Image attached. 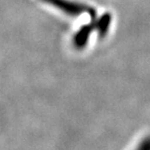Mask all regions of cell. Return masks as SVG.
I'll return each instance as SVG.
<instances>
[{"label":"cell","mask_w":150,"mask_h":150,"mask_svg":"<svg viewBox=\"0 0 150 150\" xmlns=\"http://www.w3.org/2000/svg\"><path fill=\"white\" fill-rule=\"evenodd\" d=\"M43 2L50 4L53 7L58 8L59 10L69 16H79L81 14L87 13L90 16H96V11L93 8L87 7L83 4H79L76 2H71L68 0H43Z\"/></svg>","instance_id":"cell-1"},{"label":"cell","mask_w":150,"mask_h":150,"mask_svg":"<svg viewBox=\"0 0 150 150\" xmlns=\"http://www.w3.org/2000/svg\"><path fill=\"white\" fill-rule=\"evenodd\" d=\"M93 28H94L93 25H85L77 31L73 40L75 47L77 49H82V48L86 46L89 41L90 35H91L93 31Z\"/></svg>","instance_id":"cell-2"},{"label":"cell","mask_w":150,"mask_h":150,"mask_svg":"<svg viewBox=\"0 0 150 150\" xmlns=\"http://www.w3.org/2000/svg\"><path fill=\"white\" fill-rule=\"evenodd\" d=\"M110 23H111V15L110 14H104L95 23V28H97L100 37L105 36L109 29Z\"/></svg>","instance_id":"cell-3"},{"label":"cell","mask_w":150,"mask_h":150,"mask_svg":"<svg viewBox=\"0 0 150 150\" xmlns=\"http://www.w3.org/2000/svg\"><path fill=\"white\" fill-rule=\"evenodd\" d=\"M136 150H150V137H145V139L139 143V146L136 148Z\"/></svg>","instance_id":"cell-4"}]
</instances>
